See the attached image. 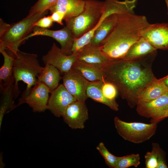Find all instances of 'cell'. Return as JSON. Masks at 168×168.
<instances>
[{
  "mask_svg": "<svg viewBox=\"0 0 168 168\" xmlns=\"http://www.w3.org/2000/svg\"><path fill=\"white\" fill-rule=\"evenodd\" d=\"M156 51L131 60L109 61L103 66L105 80L114 85L129 106H136L143 90L156 77L152 69Z\"/></svg>",
  "mask_w": 168,
  "mask_h": 168,
  "instance_id": "1",
  "label": "cell"
},
{
  "mask_svg": "<svg viewBox=\"0 0 168 168\" xmlns=\"http://www.w3.org/2000/svg\"><path fill=\"white\" fill-rule=\"evenodd\" d=\"M149 24L145 16L134 13H120L113 29L99 45L103 55L109 61L123 59Z\"/></svg>",
  "mask_w": 168,
  "mask_h": 168,
  "instance_id": "2",
  "label": "cell"
},
{
  "mask_svg": "<svg viewBox=\"0 0 168 168\" xmlns=\"http://www.w3.org/2000/svg\"><path fill=\"white\" fill-rule=\"evenodd\" d=\"M37 58L36 54L26 53L19 50L15 56L13 72L16 98L20 92L18 82L22 81L26 85V89L18 100L17 106L24 103L32 87L38 84V77L43 67L40 65Z\"/></svg>",
  "mask_w": 168,
  "mask_h": 168,
  "instance_id": "3",
  "label": "cell"
},
{
  "mask_svg": "<svg viewBox=\"0 0 168 168\" xmlns=\"http://www.w3.org/2000/svg\"><path fill=\"white\" fill-rule=\"evenodd\" d=\"M105 3L96 0H85L83 11L76 17L65 20L66 26L77 39L92 30L98 24L105 10Z\"/></svg>",
  "mask_w": 168,
  "mask_h": 168,
  "instance_id": "4",
  "label": "cell"
},
{
  "mask_svg": "<svg viewBox=\"0 0 168 168\" xmlns=\"http://www.w3.org/2000/svg\"><path fill=\"white\" fill-rule=\"evenodd\" d=\"M47 10L41 13L27 16L22 20L10 24L5 32L0 36V43L6 49L9 50L15 56L20 45L25 41V39L32 31L35 23L47 14Z\"/></svg>",
  "mask_w": 168,
  "mask_h": 168,
  "instance_id": "5",
  "label": "cell"
},
{
  "mask_svg": "<svg viewBox=\"0 0 168 168\" xmlns=\"http://www.w3.org/2000/svg\"><path fill=\"white\" fill-rule=\"evenodd\" d=\"M115 128L119 134L124 139L135 143L144 142L155 134L157 124L141 122H127L117 117L114 119Z\"/></svg>",
  "mask_w": 168,
  "mask_h": 168,
  "instance_id": "6",
  "label": "cell"
},
{
  "mask_svg": "<svg viewBox=\"0 0 168 168\" xmlns=\"http://www.w3.org/2000/svg\"><path fill=\"white\" fill-rule=\"evenodd\" d=\"M40 35L53 38L59 43L63 53L68 55L72 54V46L76 39L71 30L67 26L57 30L34 26L32 32L26 37L25 40L33 36Z\"/></svg>",
  "mask_w": 168,
  "mask_h": 168,
  "instance_id": "7",
  "label": "cell"
},
{
  "mask_svg": "<svg viewBox=\"0 0 168 168\" xmlns=\"http://www.w3.org/2000/svg\"><path fill=\"white\" fill-rule=\"evenodd\" d=\"M77 54L69 55L65 54L60 48L53 43L50 49L43 56L42 60L45 65H52L63 74L72 68L77 60Z\"/></svg>",
  "mask_w": 168,
  "mask_h": 168,
  "instance_id": "8",
  "label": "cell"
},
{
  "mask_svg": "<svg viewBox=\"0 0 168 168\" xmlns=\"http://www.w3.org/2000/svg\"><path fill=\"white\" fill-rule=\"evenodd\" d=\"M63 84L77 101L85 102L88 98L86 89L87 80L72 68L65 73L62 78Z\"/></svg>",
  "mask_w": 168,
  "mask_h": 168,
  "instance_id": "9",
  "label": "cell"
},
{
  "mask_svg": "<svg viewBox=\"0 0 168 168\" xmlns=\"http://www.w3.org/2000/svg\"><path fill=\"white\" fill-rule=\"evenodd\" d=\"M141 36L156 49H168V23L149 24Z\"/></svg>",
  "mask_w": 168,
  "mask_h": 168,
  "instance_id": "10",
  "label": "cell"
},
{
  "mask_svg": "<svg viewBox=\"0 0 168 168\" xmlns=\"http://www.w3.org/2000/svg\"><path fill=\"white\" fill-rule=\"evenodd\" d=\"M64 122L72 129H82L89 119L88 109L85 102L78 101L70 104L62 116Z\"/></svg>",
  "mask_w": 168,
  "mask_h": 168,
  "instance_id": "11",
  "label": "cell"
},
{
  "mask_svg": "<svg viewBox=\"0 0 168 168\" xmlns=\"http://www.w3.org/2000/svg\"><path fill=\"white\" fill-rule=\"evenodd\" d=\"M51 94L48 102V110L57 117H62L67 107L77 101L63 84L59 85Z\"/></svg>",
  "mask_w": 168,
  "mask_h": 168,
  "instance_id": "12",
  "label": "cell"
},
{
  "mask_svg": "<svg viewBox=\"0 0 168 168\" xmlns=\"http://www.w3.org/2000/svg\"><path fill=\"white\" fill-rule=\"evenodd\" d=\"M49 93V89L44 84L38 83L32 88L24 103L27 104L34 112H44L48 109Z\"/></svg>",
  "mask_w": 168,
  "mask_h": 168,
  "instance_id": "13",
  "label": "cell"
},
{
  "mask_svg": "<svg viewBox=\"0 0 168 168\" xmlns=\"http://www.w3.org/2000/svg\"><path fill=\"white\" fill-rule=\"evenodd\" d=\"M136 106L139 115L151 118L155 114L168 109V92L149 102L139 100Z\"/></svg>",
  "mask_w": 168,
  "mask_h": 168,
  "instance_id": "14",
  "label": "cell"
},
{
  "mask_svg": "<svg viewBox=\"0 0 168 168\" xmlns=\"http://www.w3.org/2000/svg\"><path fill=\"white\" fill-rule=\"evenodd\" d=\"M85 0H58L49 10L58 11L65 14V20L77 16L83 10Z\"/></svg>",
  "mask_w": 168,
  "mask_h": 168,
  "instance_id": "15",
  "label": "cell"
},
{
  "mask_svg": "<svg viewBox=\"0 0 168 168\" xmlns=\"http://www.w3.org/2000/svg\"><path fill=\"white\" fill-rule=\"evenodd\" d=\"M77 60L103 67L109 61L103 55L99 45L90 43L85 46L79 51Z\"/></svg>",
  "mask_w": 168,
  "mask_h": 168,
  "instance_id": "16",
  "label": "cell"
},
{
  "mask_svg": "<svg viewBox=\"0 0 168 168\" xmlns=\"http://www.w3.org/2000/svg\"><path fill=\"white\" fill-rule=\"evenodd\" d=\"M103 67L77 60L72 68L88 81L94 82L105 80Z\"/></svg>",
  "mask_w": 168,
  "mask_h": 168,
  "instance_id": "17",
  "label": "cell"
},
{
  "mask_svg": "<svg viewBox=\"0 0 168 168\" xmlns=\"http://www.w3.org/2000/svg\"><path fill=\"white\" fill-rule=\"evenodd\" d=\"M14 78L7 86L0 87L1 100L0 105V128L4 115L17 107L15 105V99L14 85Z\"/></svg>",
  "mask_w": 168,
  "mask_h": 168,
  "instance_id": "18",
  "label": "cell"
},
{
  "mask_svg": "<svg viewBox=\"0 0 168 168\" xmlns=\"http://www.w3.org/2000/svg\"><path fill=\"white\" fill-rule=\"evenodd\" d=\"M6 49L5 46L0 43V52L4 58L3 64L0 69V87L7 85L13 78V70L16 56L12 53L7 54Z\"/></svg>",
  "mask_w": 168,
  "mask_h": 168,
  "instance_id": "19",
  "label": "cell"
},
{
  "mask_svg": "<svg viewBox=\"0 0 168 168\" xmlns=\"http://www.w3.org/2000/svg\"><path fill=\"white\" fill-rule=\"evenodd\" d=\"M104 81L89 82L86 89L87 96L88 98L94 101L104 104L112 110L117 111L119 110V105L115 100H109L105 97L102 91L101 86Z\"/></svg>",
  "mask_w": 168,
  "mask_h": 168,
  "instance_id": "20",
  "label": "cell"
},
{
  "mask_svg": "<svg viewBox=\"0 0 168 168\" xmlns=\"http://www.w3.org/2000/svg\"><path fill=\"white\" fill-rule=\"evenodd\" d=\"M38 77V84L42 82L48 88L51 93L58 86L61 77L58 70L54 66L46 64Z\"/></svg>",
  "mask_w": 168,
  "mask_h": 168,
  "instance_id": "21",
  "label": "cell"
},
{
  "mask_svg": "<svg viewBox=\"0 0 168 168\" xmlns=\"http://www.w3.org/2000/svg\"><path fill=\"white\" fill-rule=\"evenodd\" d=\"M156 50L141 37L130 47L123 59L131 60L138 58L155 52Z\"/></svg>",
  "mask_w": 168,
  "mask_h": 168,
  "instance_id": "22",
  "label": "cell"
},
{
  "mask_svg": "<svg viewBox=\"0 0 168 168\" xmlns=\"http://www.w3.org/2000/svg\"><path fill=\"white\" fill-rule=\"evenodd\" d=\"M167 92L168 89L162 79H156L141 92L139 97V100L149 102Z\"/></svg>",
  "mask_w": 168,
  "mask_h": 168,
  "instance_id": "23",
  "label": "cell"
},
{
  "mask_svg": "<svg viewBox=\"0 0 168 168\" xmlns=\"http://www.w3.org/2000/svg\"><path fill=\"white\" fill-rule=\"evenodd\" d=\"M139 154H132L118 157L115 168H128L131 166L137 168L140 164Z\"/></svg>",
  "mask_w": 168,
  "mask_h": 168,
  "instance_id": "24",
  "label": "cell"
},
{
  "mask_svg": "<svg viewBox=\"0 0 168 168\" xmlns=\"http://www.w3.org/2000/svg\"><path fill=\"white\" fill-rule=\"evenodd\" d=\"M161 152L158 144L153 143L151 151L147 152L144 155L146 168H157L158 159Z\"/></svg>",
  "mask_w": 168,
  "mask_h": 168,
  "instance_id": "25",
  "label": "cell"
},
{
  "mask_svg": "<svg viewBox=\"0 0 168 168\" xmlns=\"http://www.w3.org/2000/svg\"><path fill=\"white\" fill-rule=\"evenodd\" d=\"M96 149L104 159L106 164L110 168H115L118 156H115L110 153L102 142L98 144Z\"/></svg>",
  "mask_w": 168,
  "mask_h": 168,
  "instance_id": "26",
  "label": "cell"
},
{
  "mask_svg": "<svg viewBox=\"0 0 168 168\" xmlns=\"http://www.w3.org/2000/svg\"><path fill=\"white\" fill-rule=\"evenodd\" d=\"M58 0H38L31 8L27 16L43 12L53 5Z\"/></svg>",
  "mask_w": 168,
  "mask_h": 168,
  "instance_id": "27",
  "label": "cell"
},
{
  "mask_svg": "<svg viewBox=\"0 0 168 168\" xmlns=\"http://www.w3.org/2000/svg\"><path fill=\"white\" fill-rule=\"evenodd\" d=\"M101 89L103 95L107 98L111 100H115L118 90L112 83L104 80L102 84Z\"/></svg>",
  "mask_w": 168,
  "mask_h": 168,
  "instance_id": "28",
  "label": "cell"
},
{
  "mask_svg": "<svg viewBox=\"0 0 168 168\" xmlns=\"http://www.w3.org/2000/svg\"><path fill=\"white\" fill-rule=\"evenodd\" d=\"M50 16L42 17L34 24V26H37L41 28H48L51 27L53 24Z\"/></svg>",
  "mask_w": 168,
  "mask_h": 168,
  "instance_id": "29",
  "label": "cell"
},
{
  "mask_svg": "<svg viewBox=\"0 0 168 168\" xmlns=\"http://www.w3.org/2000/svg\"><path fill=\"white\" fill-rule=\"evenodd\" d=\"M168 117V109L158 112L151 117L150 123L157 124L164 118Z\"/></svg>",
  "mask_w": 168,
  "mask_h": 168,
  "instance_id": "30",
  "label": "cell"
},
{
  "mask_svg": "<svg viewBox=\"0 0 168 168\" xmlns=\"http://www.w3.org/2000/svg\"><path fill=\"white\" fill-rule=\"evenodd\" d=\"M50 16L53 22H56L61 25H63L62 21L65 17L64 14L58 11H55L52 12Z\"/></svg>",
  "mask_w": 168,
  "mask_h": 168,
  "instance_id": "31",
  "label": "cell"
},
{
  "mask_svg": "<svg viewBox=\"0 0 168 168\" xmlns=\"http://www.w3.org/2000/svg\"><path fill=\"white\" fill-rule=\"evenodd\" d=\"M161 152L157 160V168H167V166Z\"/></svg>",
  "mask_w": 168,
  "mask_h": 168,
  "instance_id": "32",
  "label": "cell"
},
{
  "mask_svg": "<svg viewBox=\"0 0 168 168\" xmlns=\"http://www.w3.org/2000/svg\"><path fill=\"white\" fill-rule=\"evenodd\" d=\"M10 24L4 22L1 18L0 19V36L2 35L9 27Z\"/></svg>",
  "mask_w": 168,
  "mask_h": 168,
  "instance_id": "33",
  "label": "cell"
},
{
  "mask_svg": "<svg viewBox=\"0 0 168 168\" xmlns=\"http://www.w3.org/2000/svg\"><path fill=\"white\" fill-rule=\"evenodd\" d=\"M165 85L168 89V75L162 78Z\"/></svg>",
  "mask_w": 168,
  "mask_h": 168,
  "instance_id": "34",
  "label": "cell"
},
{
  "mask_svg": "<svg viewBox=\"0 0 168 168\" xmlns=\"http://www.w3.org/2000/svg\"><path fill=\"white\" fill-rule=\"evenodd\" d=\"M165 1L167 6L168 9V0H165Z\"/></svg>",
  "mask_w": 168,
  "mask_h": 168,
  "instance_id": "35",
  "label": "cell"
}]
</instances>
